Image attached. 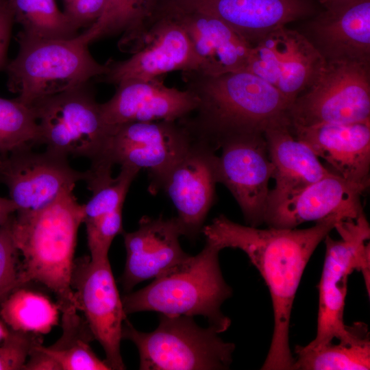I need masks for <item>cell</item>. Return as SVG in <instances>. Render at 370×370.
<instances>
[{"label":"cell","mask_w":370,"mask_h":370,"mask_svg":"<svg viewBox=\"0 0 370 370\" xmlns=\"http://www.w3.org/2000/svg\"><path fill=\"white\" fill-rule=\"evenodd\" d=\"M343 220L332 216L309 228L297 230L243 225L223 214L203 227L206 239L221 249H239L259 271L270 292L273 332L263 370H293L289 344L290 321L305 268L318 245Z\"/></svg>","instance_id":"cell-1"},{"label":"cell","mask_w":370,"mask_h":370,"mask_svg":"<svg viewBox=\"0 0 370 370\" xmlns=\"http://www.w3.org/2000/svg\"><path fill=\"white\" fill-rule=\"evenodd\" d=\"M182 78L199 104L180 121L195 138L208 142L216 150L229 137L264 132L273 121L287 117L291 103L275 88L248 71L218 75L183 71Z\"/></svg>","instance_id":"cell-2"},{"label":"cell","mask_w":370,"mask_h":370,"mask_svg":"<svg viewBox=\"0 0 370 370\" xmlns=\"http://www.w3.org/2000/svg\"><path fill=\"white\" fill-rule=\"evenodd\" d=\"M84 219V205L73 190L63 192L40 210L15 213L12 235L23 259L19 287L38 282L53 292L60 312L77 310L71 287L77 234Z\"/></svg>","instance_id":"cell-3"},{"label":"cell","mask_w":370,"mask_h":370,"mask_svg":"<svg viewBox=\"0 0 370 370\" xmlns=\"http://www.w3.org/2000/svg\"><path fill=\"white\" fill-rule=\"evenodd\" d=\"M221 248L206 239L203 249L154 278L147 286L124 295L126 314L156 312L170 316L200 315L219 334L226 331L231 319L221 311L223 303L232 295L220 267Z\"/></svg>","instance_id":"cell-4"},{"label":"cell","mask_w":370,"mask_h":370,"mask_svg":"<svg viewBox=\"0 0 370 370\" xmlns=\"http://www.w3.org/2000/svg\"><path fill=\"white\" fill-rule=\"evenodd\" d=\"M19 49L6 66L8 87L30 106L43 97L84 86L101 77L108 64L95 60L80 34L69 39H45L20 32Z\"/></svg>","instance_id":"cell-5"},{"label":"cell","mask_w":370,"mask_h":370,"mask_svg":"<svg viewBox=\"0 0 370 370\" xmlns=\"http://www.w3.org/2000/svg\"><path fill=\"white\" fill-rule=\"evenodd\" d=\"M122 339L136 345L141 370L228 369L235 349L214 328H201L184 315L159 314V324L151 332L138 331L126 319Z\"/></svg>","instance_id":"cell-6"},{"label":"cell","mask_w":370,"mask_h":370,"mask_svg":"<svg viewBox=\"0 0 370 370\" xmlns=\"http://www.w3.org/2000/svg\"><path fill=\"white\" fill-rule=\"evenodd\" d=\"M341 239L328 234L324 240L325 255L319 284L317 333L306 346L315 347L332 342L352 339L357 326L345 325L343 314L348 276L354 270L364 274L369 290L370 228L365 216L338 221L335 228Z\"/></svg>","instance_id":"cell-7"},{"label":"cell","mask_w":370,"mask_h":370,"mask_svg":"<svg viewBox=\"0 0 370 370\" xmlns=\"http://www.w3.org/2000/svg\"><path fill=\"white\" fill-rule=\"evenodd\" d=\"M40 132V144L65 156L100 160L114 127L107 125L100 103L85 85L41 98L30 105Z\"/></svg>","instance_id":"cell-8"},{"label":"cell","mask_w":370,"mask_h":370,"mask_svg":"<svg viewBox=\"0 0 370 370\" xmlns=\"http://www.w3.org/2000/svg\"><path fill=\"white\" fill-rule=\"evenodd\" d=\"M291 125L370 121V64L325 62L313 84L290 105Z\"/></svg>","instance_id":"cell-9"},{"label":"cell","mask_w":370,"mask_h":370,"mask_svg":"<svg viewBox=\"0 0 370 370\" xmlns=\"http://www.w3.org/2000/svg\"><path fill=\"white\" fill-rule=\"evenodd\" d=\"M193 140L180 121L127 123L114 127L103 156L98 162L147 170L148 190L155 195L162 190L168 174Z\"/></svg>","instance_id":"cell-10"},{"label":"cell","mask_w":370,"mask_h":370,"mask_svg":"<svg viewBox=\"0 0 370 370\" xmlns=\"http://www.w3.org/2000/svg\"><path fill=\"white\" fill-rule=\"evenodd\" d=\"M71 287L78 306L95 338L106 354L110 369H125L121 354L122 330L126 319L108 258L75 260Z\"/></svg>","instance_id":"cell-11"},{"label":"cell","mask_w":370,"mask_h":370,"mask_svg":"<svg viewBox=\"0 0 370 370\" xmlns=\"http://www.w3.org/2000/svg\"><path fill=\"white\" fill-rule=\"evenodd\" d=\"M218 156V182L232 193L251 227L264 223L273 177L264 132H253L229 137L221 142Z\"/></svg>","instance_id":"cell-12"},{"label":"cell","mask_w":370,"mask_h":370,"mask_svg":"<svg viewBox=\"0 0 370 370\" xmlns=\"http://www.w3.org/2000/svg\"><path fill=\"white\" fill-rule=\"evenodd\" d=\"M325 64L304 34L285 26L252 46L245 71L270 84L291 104L313 84Z\"/></svg>","instance_id":"cell-13"},{"label":"cell","mask_w":370,"mask_h":370,"mask_svg":"<svg viewBox=\"0 0 370 370\" xmlns=\"http://www.w3.org/2000/svg\"><path fill=\"white\" fill-rule=\"evenodd\" d=\"M0 158V183L8 187L16 213L42 209L87 176L86 171L73 169L67 156L47 149L38 153L26 148Z\"/></svg>","instance_id":"cell-14"},{"label":"cell","mask_w":370,"mask_h":370,"mask_svg":"<svg viewBox=\"0 0 370 370\" xmlns=\"http://www.w3.org/2000/svg\"><path fill=\"white\" fill-rule=\"evenodd\" d=\"M217 150L208 142L194 140L173 167L162 186L177 210L182 236L197 239L215 201L218 182Z\"/></svg>","instance_id":"cell-15"},{"label":"cell","mask_w":370,"mask_h":370,"mask_svg":"<svg viewBox=\"0 0 370 370\" xmlns=\"http://www.w3.org/2000/svg\"><path fill=\"white\" fill-rule=\"evenodd\" d=\"M317 0H160L156 12L197 11L232 27L251 46L288 23L306 19L319 10Z\"/></svg>","instance_id":"cell-16"},{"label":"cell","mask_w":370,"mask_h":370,"mask_svg":"<svg viewBox=\"0 0 370 370\" xmlns=\"http://www.w3.org/2000/svg\"><path fill=\"white\" fill-rule=\"evenodd\" d=\"M101 79L117 85L127 79H151L176 71H199V63L182 27L170 16L155 17L143 46L127 60L108 62Z\"/></svg>","instance_id":"cell-17"},{"label":"cell","mask_w":370,"mask_h":370,"mask_svg":"<svg viewBox=\"0 0 370 370\" xmlns=\"http://www.w3.org/2000/svg\"><path fill=\"white\" fill-rule=\"evenodd\" d=\"M322 7L304 34L325 62L370 64V0H335Z\"/></svg>","instance_id":"cell-18"},{"label":"cell","mask_w":370,"mask_h":370,"mask_svg":"<svg viewBox=\"0 0 370 370\" xmlns=\"http://www.w3.org/2000/svg\"><path fill=\"white\" fill-rule=\"evenodd\" d=\"M116 86L112 98L100 103L105 123L113 127L132 122L179 121L194 112L199 104L192 91L167 86L164 76L127 79Z\"/></svg>","instance_id":"cell-19"},{"label":"cell","mask_w":370,"mask_h":370,"mask_svg":"<svg viewBox=\"0 0 370 370\" xmlns=\"http://www.w3.org/2000/svg\"><path fill=\"white\" fill-rule=\"evenodd\" d=\"M367 188L332 173L267 210L264 223L270 227L293 229L332 216L357 219L364 214L361 196Z\"/></svg>","instance_id":"cell-20"},{"label":"cell","mask_w":370,"mask_h":370,"mask_svg":"<svg viewBox=\"0 0 370 370\" xmlns=\"http://www.w3.org/2000/svg\"><path fill=\"white\" fill-rule=\"evenodd\" d=\"M116 177H112L110 164H91L85 182L92 197L84 205L83 223L86 225L87 243L92 260L108 258L114 238L123 233L122 210L131 184L140 169L128 165L121 166Z\"/></svg>","instance_id":"cell-21"},{"label":"cell","mask_w":370,"mask_h":370,"mask_svg":"<svg viewBox=\"0 0 370 370\" xmlns=\"http://www.w3.org/2000/svg\"><path fill=\"white\" fill-rule=\"evenodd\" d=\"M126 261L121 283L125 293L138 284L154 279L186 260L179 238L181 229L176 217H143L136 231L122 234Z\"/></svg>","instance_id":"cell-22"},{"label":"cell","mask_w":370,"mask_h":370,"mask_svg":"<svg viewBox=\"0 0 370 370\" xmlns=\"http://www.w3.org/2000/svg\"><path fill=\"white\" fill-rule=\"evenodd\" d=\"M294 136L347 181L369 187L370 121L291 125Z\"/></svg>","instance_id":"cell-23"},{"label":"cell","mask_w":370,"mask_h":370,"mask_svg":"<svg viewBox=\"0 0 370 370\" xmlns=\"http://www.w3.org/2000/svg\"><path fill=\"white\" fill-rule=\"evenodd\" d=\"M177 22L187 34L199 60L198 71L218 75L245 71L252 46L221 20L208 14L181 10L159 11Z\"/></svg>","instance_id":"cell-24"},{"label":"cell","mask_w":370,"mask_h":370,"mask_svg":"<svg viewBox=\"0 0 370 370\" xmlns=\"http://www.w3.org/2000/svg\"><path fill=\"white\" fill-rule=\"evenodd\" d=\"M264 135L273 166L272 178L275 181L274 188L269 191L266 211L332 173L306 144L294 136L288 117L271 123Z\"/></svg>","instance_id":"cell-25"},{"label":"cell","mask_w":370,"mask_h":370,"mask_svg":"<svg viewBox=\"0 0 370 370\" xmlns=\"http://www.w3.org/2000/svg\"><path fill=\"white\" fill-rule=\"evenodd\" d=\"M160 0H107L103 14L80 34L89 45L108 36L121 34L119 47L132 53L140 48Z\"/></svg>","instance_id":"cell-26"},{"label":"cell","mask_w":370,"mask_h":370,"mask_svg":"<svg viewBox=\"0 0 370 370\" xmlns=\"http://www.w3.org/2000/svg\"><path fill=\"white\" fill-rule=\"evenodd\" d=\"M293 370H367L370 369V339L368 326L360 322L354 337L349 341L332 342L308 347L295 348Z\"/></svg>","instance_id":"cell-27"},{"label":"cell","mask_w":370,"mask_h":370,"mask_svg":"<svg viewBox=\"0 0 370 370\" xmlns=\"http://www.w3.org/2000/svg\"><path fill=\"white\" fill-rule=\"evenodd\" d=\"M60 312L56 303L25 286L14 289L0 304V317L8 328L40 335L58 324Z\"/></svg>","instance_id":"cell-28"},{"label":"cell","mask_w":370,"mask_h":370,"mask_svg":"<svg viewBox=\"0 0 370 370\" xmlns=\"http://www.w3.org/2000/svg\"><path fill=\"white\" fill-rule=\"evenodd\" d=\"M77 310L62 312L61 336L49 347H43L60 370H111L90 345L95 340L85 319Z\"/></svg>","instance_id":"cell-29"},{"label":"cell","mask_w":370,"mask_h":370,"mask_svg":"<svg viewBox=\"0 0 370 370\" xmlns=\"http://www.w3.org/2000/svg\"><path fill=\"white\" fill-rule=\"evenodd\" d=\"M14 21L25 34L45 39H69L77 36V29L60 10L55 0H8Z\"/></svg>","instance_id":"cell-30"},{"label":"cell","mask_w":370,"mask_h":370,"mask_svg":"<svg viewBox=\"0 0 370 370\" xmlns=\"http://www.w3.org/2000/svg\"><path fill=\"white\" fill-rule=\"evenodd\" d=\"M40 144V132L31 106L0 97V157Z\"/></svg>","instance_id":"cell-31"},{"label":"cell","mask_w":370,"mask_h":370,"mask_svg":"<svg viewBox=\"0 0 370 370\" xmlns=\"http://www.w3.org/2000/svg\"><path fill=\"white\" fill-rule=\"evenodd\" d=\"M11 219L0 227V304L19 287L21 260L12 235Z\"/></svg>","instance_id":"cell-32"},{"label":"cell","mask_w":370,"mask_h":370,"mask_svg":"<svg viewBox=\"0 0 370 370\" xmlns=\"http://www.w3.org/2000/svg\"><path fill=\"white\" fill-rule=\"evenodd\" d=\"M42 343L41 335L13 330L0 344V370H23L33 347Z\"/></svg>","instance_id":"cell-33"},{"label":"cell","mask_w":370,"mask_h":370,"mask_svg":"<svg viewBox=\"0 0 370 370\" xmlns=\"http://www.w3.org/2000/svg\"><path fill=\"white\" fill-rule=\"evenodd\" d=\"M64 13L75 27L88 28L101 16L107 0H64Z\"/></svg>","instance_id":"cell-34"},{"label":"cell","mask_w":370,"mask_h":370,"mask_svg":"<svg viewBox=\"0 0 370 370\" xmlns=\"http://www.w3.org/2000/svg\"><path fill=\"white\" fill-rule=\"evenodd\" d=\"M14 22V14L8 0H0V69L5 64Z\"/></svg>","instance_id":"cell-35"},{"label":"cell","mask_w":370,"mask_h":370,"mask_svg":"<svg viewBox=\"0 0 370 370\" xmlns=\"http://www.w3.org/2000/svg\"><path fill=\"white\" fill-rule=\"evenodd\" d=\"M43 347L42 343L33 347L23 370H60L58 364Z\"/></svg>","instance_id":"cell-36"},{"label":"cell","mask_w":370,"mask_h":370,"mask_svg":"<svg viewBox=\"0 0 370 370\" xmlns=\"http://www.w3.org/2000/svg\"><path fill=\"white\" fill-rule=\"evenodd\" d=\"M16 212V206L10 199L0 197V227L7 223Z\"/></svg>","instance_id":"cell-37"},{"label":"cell","mask_w":370,"mask_h":370,"mask_svg":"<svg viewBox=\"0 0 370 370\" xmlns=\"http://www.w3.org/2000/svg\"><path fill=\"white\" fill-rule=\"evenodd\" d=\"M9 328L3 323L0 317V344L3 341L8 332Z\"/></svg>","instance_id":"cell-38"},{"label":"cell","mask_w":370,"mask_h":370,"mask_svg":"<svg viewBox=\"0 0 370 370\" xmlns=\"http://www.w3.org/2000/svg\"><path fill=\"white\" fill-rule=\"evenodd\" d=\"M318 1V3L321 5H324L330 2H332L333 1H335V0H317Z\"/></svg>","instance_id":"cell-39"},{"label":"cell","mask_w":370,"mask_h":370,"mask_svg":"<svg viewBox=\"0 0 370 370\" xmlns=\"http://www.w3.org/2000/svg\"><path fill=\"white\" fill-rule=\"evenodd\" d=\"M1 158H0V166H1Z\"/></svg>","instance_id":"cell-40"}]
</instances>
